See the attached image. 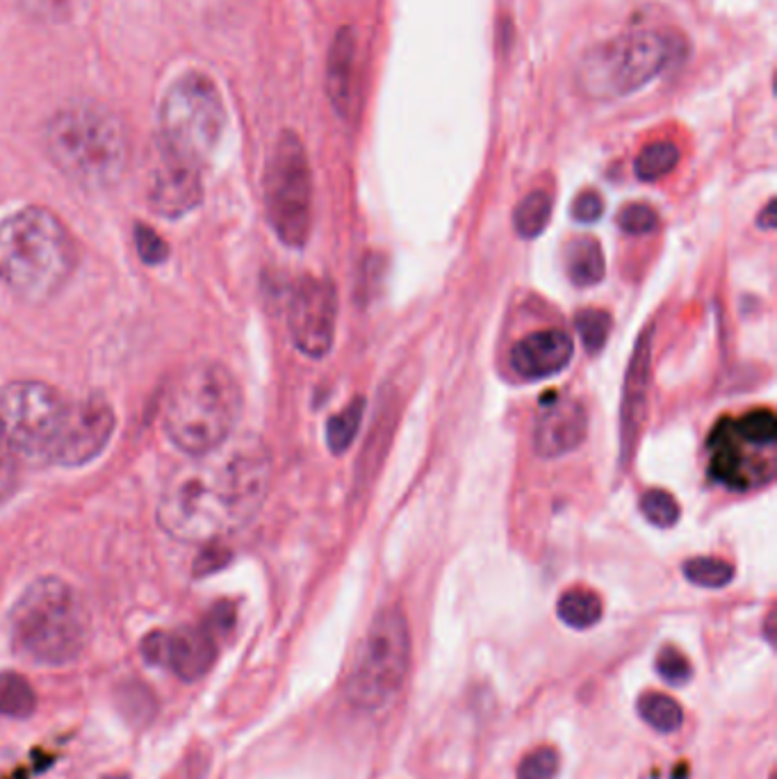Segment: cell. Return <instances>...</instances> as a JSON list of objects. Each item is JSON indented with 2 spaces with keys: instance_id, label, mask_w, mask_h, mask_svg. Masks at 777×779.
I'll list each match as a JSON object with an SVG mask.
<instances>
[{
  "instance_id": "cell-1",
  "label": "cell",
  "mask_w": 777,
  "mask_h": 779,
  "mask_svg": "<svg viewBox=\"0 0 777 779\" xmlns=\"http://www.w3.org/2000/svg\"><path fill=\"white\" fill-rule=\"evenodd\" d=\"M270 485V454L251 435H231L189 456L166 477L158 504L160 527L185 543H217L254 520Z\"/></svg>"
},
{
  "instance_id": "cell-2",
  "label": "cell",
  "mask_w": 777,
  "mask_h": 779,
  "mask_svg": "<svg viewBox=\"0 0 777 779\" xmlns=\"http://www.w3.org/2000/svg\"><path fill=\"white\" fill-rule=\"evenodd\" d=\"M74 267V239L51 210L30 206L0 222V279L18 299H51Z\"/></svg>"
},
{
  "instance_id": "cell-3",
  "label": "cell",
  "mask_w": 777,
  "mask_h": 779,
  "mask_svg": "<svg viewBox=\"0 0 777 779\" xmlns=\"http://www.w3.org/2000/svg\"><path fill=\"white\" fill-rule=\"evenodd\" d=\"M239 408V385L224 364L194 362L166 387L162 401L164 433L187 456L206 454L233 435Z\"/></svg>"
},
{
  "instance_id": "cell-4",
  "label": "cell",
  "mask_w": 777,
  "mask_h": 779,
  "mask_svg": "<svg viewBox=\"0 0 777 779\" xmlns=\"http://www.w3.org/2000/svg\"><path fill=\"white\" fill-rule=\"evenodd\" d=\"M10 641L35 666L74 664L89 641V618L78 593L58 577L33 581L10 614Z\"/></svg>"
},
{
  "instance_id": "cell-5",
  "label": "cell",
  "mask_w": 777,
  "mask_h": 779,
  "mask_svg": "<svg viewBox=\"0 0 777 779\" xmlns=\"http://www.w3.org/2000/svg\"><path fill=\"white\" fill-rule=\"evenodd\" d=\"M46 151L60 172L87 189L114 185L128 162V135L106 106L74 103L46 126Z\"/></svg>"
},
{
  "instance_id": "cell-6",
  "label": "cell",
  "mask_w": 777,
  "mask_h": 779,
  "mask_svg": "<svg viewBox=\"0 0 777 779\" xmlns=\"http://www.w3.org/2000/svg\"><path fill=\"white\" fill-rule=\"evenodd\" d=\"M226 110L217 85L199 71L178 76L160 106V151L201 169L222 141Z\"/></svg>"
},
{
  "instance_id": "cell-7",
  "label": "cell",
  "mask_w": 777,
  "mask_h": 779,
  "mask_svg": "<svg viewBox=\"0 0 777 779\" xmlns=\"http://www.w3.org/2000/svg\"><path fill=\"white\" fill-rule=\"evenodd\" d=\"M410 668V629L399 606H385L374 616L347 681L351 707L379 714L399 697Z\"/></svg>"
},
{
  "instance_id": "cell-8",
  "label": "cell",
  "mask_w": 777,
  "mask_h": 779,
  "mask_svg": "<svg viewBox=\"0 0 777 779\" xmlns=\"http://www.w3.org/2000/svg\"><path fill=\"white\" fill-rule=\"evenodd\" d=\"M679 53L675 37L662 33H627L595 46L581 60L579 87L593 99H620L639 91L670 66Z\"/></svg>"
},
{
  "instance_id": "cell-9",
  "label": "cell",
  "mask_w": 777,
  "mask_h": 779,
  "mask_svg": "<svg viewBox=\"0 0 777 779\" xmlns=\"http://www.w3.org/2000/svg\"><path fill=\"white\" fill-rule=\"evenodd\" d=\"M264 210L285 247H306L312 228V174L304 144L293 131L279 135L267 162Z\"/></svg>"
},
{
  "instance_id": "cell-10",
  "label": "cell",
  "mask_w": 777,
  "mask_h": 779,
  "mask_svg": "<svg viewBox=\"0 0 777 779\" xmlns=\"http://www.w3.org/2000/svg\"><path fill=\"white\" fill-rule=\"evenodd\" d=\"M69 404L51 385L14 381L0 389V426L18 454L51 462Z\"/></svg>"
},
{
  "instance_id": "cell-11",
  "label": "cell",
  "mask_w": 777,
  "mask_h": 779,
  "mask_svg": "<svg viewBox=\"0 0 777 779\" xmlns=\"http://www.w3.org/2000/svg\"><path fill=\"white\" fill-rule=\"evenodd\" d=\"M337 292L326 279H304L297 283L287 308V329L295 347L320 360L335 343Z\"/></svg>"
},
{
  "instance_id": "cell-12",
  "label": "cell",
  "mask_w": 777,
  "mask_h": 779,
  "mask_svg": "<svg viewBox=\"0 0 777 779\" xmlns=\"http://www.w3.org/2000/svg\"><path fill=\"white\" fill-rule=\"evenodd\" d=\"M144 661L172 670L183 681H199L217 661V636L206 625H189L176 631H153L139 645Z\"/></svg>"
},
{
  "instance_id": "cell-13",
  "label": "cell",
  "mask_w": 777,
  "mask_h": 779,
  "mask_svg": "<svg viewBox=\"0 0 777 779\" xmlns=\"http://www.w3.org/2000/svg\"><path fill=\"white\" fill-rule=\"evenodd\" d=\"M112 433L114 410L103 397L91 395L81 401H71L51 462L69 468L85 466L106 449Z\"/></svg>"
},
{
  "instance_id": "cell-14",
  "label": "cell",
  "mask_w": 777,
  "mask_h": 779,
  "mask_svg": "<svg viewBox=\"0 0 777 779\" xmlns=\"http://www.w3.org/2000/svg\"><path fill=\"white\" fill-rule=\"evenodd\" d=\"M589 435V412L577 397L550 393L539 401L533 422V449L545 460L564 458L584 445Z\"/></svg>"
},
{
  "instance_id": "cell-15",
  "label": "cell",
  "mask_w": 777,
  "mask_h": 779,
  "mask_svg": "<svg viewBox=\"0 0 777 779\" xmlns=\"http://www.w3.org/2000/svg\"><path fill=\"white\" fill-rule=\"evenodd\" d=\"M652 345H654V324L645 326L631 351L627 374L622 383L620 399V462L629 466L634 458L639 437L648 420L650 401V381H652Z\"/></svg>"
},
{
  "instance_id": "cell-16",
  "label": "cell",
  "mask_w": 777,
  "mask_h": 779,
  "mask_svg": "<svg viewBox=\"0 0 777 779\" xmlns=\"http://www.w3.org/2000/svg\"><path fill=\"white\" fill-rule=\"evenodd\" d=\"M201 199V169L160 151V162L149 187V201L153 210L164 217H178L197 208Z\"/></svg>"
},
{
  "instance_id": "cell-17",
  "label": "cell",
  "mask_w": 777,
  "mask_h": 779,
  "mask_svg": "<svg viewBox=\"0 0 777 779\" xmlns=\"http://www.w3.org/2000/svg\"><path fill=\"white\" fill-rule=\"evenodd\" d=\"M572 354L575 343L566 331H536L514 345L511 368L525 381H543L564 372L572 360Z\"/></svg>"
},
{
  "instance_id": "cell-18",
  "label": "cell",
  "mask_w": 777,
  "mask_h": 779,
  "mask_svg": "<svg viewBox=\"0 0 777 779\" xmlns=\"http://www.w3.org/2000/svg\"><path fill=\"white\" fill-rule=\"evenodd\" d=\"M326 89L335 112L351 121L358 112V76H356V35L351 28L337 30L329 51Z\"/></svg>"
},
{
  "instance_id": "cell-19",
  "label": "cell",
  "mask_w": 777,
  "mask_h": 779,
  "mask_svg": "<svg viewBox=\"0 0 777 779\" xmlns=\"http://www.w3.org/2000/svg\"><path fill=\"white\" fill-rule=\"evenodd\" d=\"M395 404L393 401H383L379 412L374 416V422H372V431L368 435V443H366V449H362V458H360V466L356 470V479H354V497H360L362 493H366L370 485H372V479L374 474L379 472V466L381 460L387 452V443H391V435L395 431Z\"/></svg>"
},
{
  "instance_id": "cell-20",
  "label": "cell",
  "mask_w": 777,
  "mask_h": 779,
  "mask_svg": "<svg viewBox=\"0 0 777 779\" xmlns=\"http://www.w3.org/2000/svg\"><path fill=\"white\" fill-rule=\"evenodd\" d=\"M739 435L730 420L720 422L712 437V474L716 481L730 485V489H745V474H743V456L739 449Z\"/></svg>"
},
{
  "instance_id": "cell-21",
  "label": "cell",
  "mask_w": 777,
  "mask_h": 779,
  "mask_svg": "<svg viewBox=\"0 0 777 779\" xmlns=\"http://www.w3.org/2000/svg\"><path fill=\"white\" fill-rule=\"evenodd\" d=\"M566 272L577 287H593L606 274V260L600 242L577 237L566 247Z\"/></svg>"
},
{
  "instance_id": "cell-22",
  "label": "cell",
  "mask_w": 777,
  "mask_h": 779,
  "mask_svg": "<svg viewBox=\"0 0 777 779\" xmlns=\"http://www.w3.org/2000/svg\"><path fill=\"white\" fill-rule=\"evenodd\" d=\"M116 709L131 727H147L158 714L156 693L139 679H126L116 687Z\"/></svg>"
},
{
  "instance_id": "cell-23",
  "label": "cell",
  "mask_w": 777,
  "mask_h": 779,
  "mask_svg": "<svg viewBox=\"0 0 777 779\" xmlns=\"http://www.w3.org/2000/svg\"><path fill=\"white\" fill-rule=\"evenodd\" d=\"M602 599L589 589H570L556 602V616L570 629H591L602 618Z\"/></svg>"
},
{
  "instance_id": "cell-24",
  "label": "cell",
  "mask_w": 777,
  "mask_h": 779,
  "mask_svg": "<svg viewBox=\"0 0 777 779\" xmlns=\"http://www.w3.org/2000/svg\"><path fill=\"white\" fill-rule=\"evenodd\" d=\"M552 194L533 189L514 210V228L522 239H536L545 233L552 219Z\"/></svg>"
},
{
  "instance_id": "cell-25",
  "label": "cell",
  "mask_w": 777,
  "mask_h": 779,
  "mask_svg": "<svg viewBox=\"0 0 777 779\" xmlns=\"http://www.w3.org/2000/svg\"><path fill=\"white\" fill-rule=\"evenodd\" d=\"M37 709V693L18 672H0V716L26 720Z\"/></svg>"
},
{
  "instance_id": "cell-26",
  "label": "cell",
  "mask_w": 777,
  "mask_h": 779,
  "mask_svg": "<svg viewBox=\"0 0 777 779\" xmlns=\"http://www.w3.org/2000/svg\"><path fill=\"white\" fill-rule=\"evenodd\" d=\"M366 416V397H354L345 410H340L326 424V445L331 454L340 456L351 449Z\"/></svg>"
},
{
  "instance_id": "cell-27",
  "label": "cell",
  "mask_w": 777,
  "mask_h": 779,
  "mask_svg": "<svg viewBox=\"0 0 777 779\" xmlns=\"http://www.w3.org/2000/svg\"><path fill=\"white\" fill-rule=\"evenodd\" d=\"M641 718L659 734H673L684 722V712L679 704L664 693H645L639 700Z\"/></svg>"
},
{
  "instance_id": "cell-28",
  "label": "cell",
  "mask_w": 777,
  "mask_h": 779,
  "mask_svg": "<svg viewBox=\"0 0 777 779\" xmlns=\"http://www.w3.org/2000/svg\"><path fill=\"white\" fill-rule=\"evenodd\" d=\"M679 162V149L673 141L648 144L634 162L637 178L643 183H654L668 176Z\"/></svg>"
},
{
  "instance_id": "cell-29",
  "label": "cell",
  "mask_w": 777,
  "mask_h": 779,
  "mask_svg": "<svg viewBox=\"0 0 777 779\" xmlns=\"http://www.w3.org/2000/svg\"><path fill=\"white\" fill-rule=\"evenodd\" d=\"M682 572L693 583V586L712 589V591L730 586V583L735 581V574H737L732 564H727V561H723V558H716V556L689 558V561L682 566Z\"/></svg>"
},
{
  "instance_id": "cell-30",
  "label": "cell",
  "mask_w": 777,
  "mask_h": 779,
  "mask_svg": "<svg viewBox=\"0 0 777 779\" xmlns=\"http://www.w3.org/2000/svg\"><path fill=\"white\" fill-rule=\"evenodd\" d=\"M575 329L579 333L581 345L589 354H600L609 339L612 333V314L606 310H597V308H587L581 310L575 318Z\"/></svg>"
},
{
  "instance_id": "cell-31",
  "label": "cell",
  "mask_w": 777,
  "mask_h": 779,
  "mask_svg": "<svg viewBox=\"0 0 777 779\" xmlns=\"http://www.w3.org/2000/svg\"><path fill=\"white\" fill-rule=\"evenodd\" d=\"M735 431L739 435V441L750 443V445H760V447H770L777 441V420L775 412L768 408H757L750 410L748 416H743L737 424Z\"/></svg>"
},
{
  "instance_id": "cell-32",
  "label": "cell",
  "mask_w": 777,
  "mask_h": 779,
  "mask_svg": "<svg viewBox=\"0 0 777 779\" xmlns=\"http://www.w3.org/2000/svg\"><path fill=\"white\" fill-rule=\"evenodd\" d=\"M641 510L643 516L650 524H654L657 529H670L679 522V516H682V510H679V504L677 499L666 493V491H648L641 499Z\"/></svg>"
},
{
  "instance_id": "cell-33",
  "label": "cell",
  "mask_w": 777,
  "mask_h": 779,
  "mask_svg": "<svg viewBox=\"0 0 777 779\" xmlns=\"http://www.w3.org/2000/svg\"><path fill=\"white\" fill-rule=\"evenodd\" d=\"M618 226L627 235H650L659 226V214L645 203H631L620 210Z\"/></svg>"
},
{
  "instance_id": "cell-34",
  "label": "cell",
  "mask_w": 777,
  "mask_h": 779,
  "mask_svg": "<svg viewBox=\"0 0 777 779\" xmlns=\"http://www.w3.org/2000/svg\"><path fill=\"white\" fill-rule=\"evenodd\" d=\"M558 772V754L554 747H536L518 766V779H554Z\"/></svg>"
},
{
  "instance_id": "cell-35",
  "label": "cell",
  "mask_w": 777,
  "mask_h": 779,
  "mask_svg": "<svg viewBox=\"0 0 777 779\" xmlns=\"http://www.w3.org/2000/svg\"><path fill=\"white\" fill-rule=\"evenodd\" d=\"M18 485V452L0 426V502L12 497Z\"/></svg>"
},
{
  "instance_id": "cell-36",
  "label": "cell",
  "mask_w": 777,
  "mask_h": 779,
  "mask_svg": "<svg viewBox=\"0 0 777 779\" xmlns=\"http://www.w3.org/2000/svg\"><path fill=\"white\" fill-rule=\"evenodd\" d=\"M657 670H659L662 679L668 681L670 687H684L687 681H691V664L687 656L675 647H664L659 652Z\"/></svg>"
},
{
  "instance_id": "cell-37",
  "label": "cell",
  "mask_w": 777,
  "mask_h": 779,
  "mask_svg": "<svg viewBox=\"0 0 777 779\" xmlns=\"http://www.w3.org/2000/svg\"><path fill=\"white\" fill-rule=\"evenodd\" d=\"M135 242H137V249H139L141 260L147 264H158L169 254L166 245L160 239V235H156L151 228L139 226L137 233H135Z\"/></svg>"
},
{
  "instance_id": "cell-38",
  "label": "cell",
  "mask_w": 777,
  "mask_h": 779,
  "mask_svg": "<svg viewBox=\"0 0 777 779\" xmlns=\"http://www.w3.org/2000/svg\"><path fill=\"white\" fill-rule=\"evenodd\" d=\"M604 212V201L597 191H581L572 203V217L579 224H595Z\"/></svg>"
},
{
  "instance_id": "cell-39",
  "label": "cell",
  "mask_w": 777,
  "mask_h": 779,
  "mask_svg": "<svg viewBox=\"0 0 777 779\" xmlns=\"http://www.w3.org/2000/svg\"><path fill=\"white\" fill-rule=\"evenodd\" d=\"M212 634L220 639V636H226L229 631L235 627V606L231 602H220L212 606V611L208 614L206 622H203Z\"/></svg>"
},
{
  "instance_id": "cell-40",
  "label": "cell",
  "mask_w": 777,
  "mask_h": 779,
  "mask_svg": "<svg viewBox=\"0 0 777 779\" xmlns=\"http://www.w3.org/2000/svg\"><path fill=\"white\" fill-rule=\"evenodd\" d=\"M210 547L206 549V554L197 561V574H210L214 570H220L226 566L229 561V552L222 549L217 543H208Z\"/></svg>"
},
{
  "instance_id": "cell-41",
  "label": "cell",
  "mask_w": 777,
  "mask_h": 779,
  "mask_svg": "<svg viewBox=\"0 0 777 779\" xmlns=\"http://www.w3.org/2000/svg\"><path fill=\"white\" fill-rule=\"evenodd\" d=\"M757 226L764 228V231H773V226H775V201L766 203V208L757 217Z\"/></svg>"
},
{
  "instance_id": "cell-42",
  "label": "cell",
  "mask_w": 777,
  "mask_h": 779,
  "mask_svg": "<svg viewBox=\"0 0 777 779\" xmlns=\"http://www.w3.org/2000/svg\"><path fill=\"white\" fill-rule=\"evenodd\" d=\"M101 779H131V777L124 775V772H114V775H106V777H101Z\"/></svg>"
}]
</instances>
